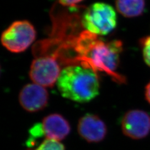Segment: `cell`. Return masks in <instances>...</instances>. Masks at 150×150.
Returning <instances> with one entry per match:
<instances>
[{
  "instance_id": "obj_6",
  "label": "cell",
  "mask_w": 150,
  "mask_h": 150,
  "mask_svg": "<svg viewBox=\"0 0 150 150\" xmlns=\"http://www.w3.org/2000/svg\"><path fill=\"white\" fill-rule=\"evenodd\" d=\"M123 134L133 139H143L150 133V115L141 110L127 111L121 120Z\"/></svg>"
},
{
  "instance_id": "obj_11",
  "label": "cell",
  "mask_w": 150,
  "mask_h": 150,
  "mask_svg": "<svg viewBox=\"0 0 150 150\" xmlns=\"http://www.w3.org/2000/svg\"><path fill=\"white\" fill-rule=\"evenodd\" d=\"M28 150H64V147L58 141L46 139L39 146Z\"/></svg>"
},
{
  "instance_id": "obj_8",
  "label": "cell",
  "mask_w": 150,
  "mask_h": 150,
  "mask_svg": "<svg viewBox=\"0 0 150 150\" xmlns=\"http://www.w3.org/2000/svg\"><path fill=\"white\" fill-rule=\"evenodd\" d=\"M78 131L86 142L98 143L105 139L107 128L104 121L99 116L93 114H86L79 120Z\"/></svg>"
},
{
  "instance_id": "obj_13",
  "label": "cell",
  "mask_w": 150,
  "mask_h": 150,
  "mask_svg": "<svg viewBox=\"0 0 150 150\" xmlns=\"http://www.w3.org/2000/svg\"><path fill=\"white\" fill-rule=\"evenodd\" d=\"M83 0H59V3L63 6H71L77 4Z\"/></svg>"
},
{
  "instance_id": "obj_2",
  "label": "cell",
  "mask_w": 150,
  "mask_h": 150,
  "mask_svg": "<svg viewBox=\"0 0 150 150\" xmlns=\"http://www.w3.org/2000/svg\"><path fill=\"white\" fill-rule=\"evenodd\" d=\"M58 89L64 98L78 103H86L96 97L100 80L96 71L85 65H70L61 72Z\"/></svg>"
},
{
  "instance_id": "obj_9",
  "label": "cell",
  "mask_w": 150,
  "mask_h": 150,
  "mask_svg": "<svg viewBox=\"0 0 150 150\" xmlns=\"http://www.w3.org/2000/svg\"><path fill=\"white\" fill-rule=\"evenodd\" d=\"M41 125L46 139L58 142L64 139L71 131L68 121L58 113L51 114L45 117Z\"/></svg>"
},
{
  "instance_id": "obj_10",
  "label": "cell",
  "mask_w": 150,
  "mask_h": 150,
  "mask_svg": "<svg viewBox=\"0 0 150 150\" xmlns=\"http://www.w3.org/2000/svg\"><path fill=\"white\" fill-rule=\"evenodd\" d=\"M116 10L126 18H134L144 11L145 0H116Z\"/></svg>"
},
{
  "instance_id": "obj_1",
  "label": "cell",
  "mask_w": 150,
  "mask_h": 150,
  "mask_svg": "<svg viewBox=\"0 0 150 150\" xmlns=\"http://www.w3.org/2000/svg\"><path fill=\"white\" fill-rule=\"evenodd\" d=\"M95 35L86 31L81 35L78 42L76 50L81 54L86 67L95 71L105 72L120 83H125V78L116 73L123 44L120 40L105 42L97 39Z\"/></svg>"
},
{
  "instance_id": "obj_12",
  "label": "cell",
  "mask_w": 150,
  "mask_h": 150,
  "mask_svg": "<svg viewBox=\"0 0 150 150\" xmlns=\"http://www.w3.org/2000/svg\"><path fill=\"white\" fill-rule=\"evenodd\" d=\"M143 56L145 63L150 67V35L143 38L140 41Z\"/></svg>"
},
{
  "instance_id": "obj_3",
  "label": "cell",
  "mask_w": 150,
  "mask_h": 150,
  "mask_svg": "<svg viewBox=\"0 0 150 150\" xmlns=\"http://www.w3.org/2000/svg\"><path fill=\"white\" fill-rule=\"evenodd\" d=\"M84 29L95 35H106L117 25L115 9L109 4L98 2L92 4L84 11L82 17Z\"/></svg>"
},
{
  "instance_id": "obj_4",
  "label": "cell",
  "mask_w": 150,
  "mask_h": 150,
  "mask_svg": "<svg viewBox=\"0 0 150 150\" xmlns=\"http://www.w3.org/2000/svg\"><path fill=\"white\" fill-rule=\"evenodd\" d=\"M36 31L27 20L14 21L1 35V41L7 50L14 53L26 51L36 39Z\"/></svg>"
},
{
  "instance_id": "obj_5",
  "label": "cell",
  "mask_w": 150,
  "mask_h": 150,
  "mask_svg": "<svg viewBox=\"0 0 150 150\" xmlns=\"http://www.w3.org/2000/svg\"><path fill=\"white\" fill-rule=\"evenodd\" d=\"M62 70L53 56H40L33 61L30 77L33 83L43 87H53L57 83Z\"/></svg>"
},
{
  "instance_id": "obj_14",
  "label": "cell",
  "mask_w": 150,
  "mask_h": 150,
  "mask_svg": "<svg viewBox=\"0 0 150 150\" xmlns=\"http://www.w3.org/2000/svg\"><path fill=\"white\" fill-rule=\"evenodd\" d=\"M144 95H145V98H146V101L150 105V81L146 84V87H145Z\"/></svg>"
},
{
  "instance_id": "obj_7",
  "label": "cell",
  "mask_w": 150,
  "mask_h": 150,
  "mask_svg": "<svg viewBox=\"0 0 150 150\" xmlns=\"http://www.w3.org/2000/svg\"><path fill=\"white\" fill-rule=\"evenodd\" d=\"M49 95L45 87L35 83L28 84L21 89L19 101L23 108L28 112L43 110L48 105Z\"/></svg>"
}]
</instances>
